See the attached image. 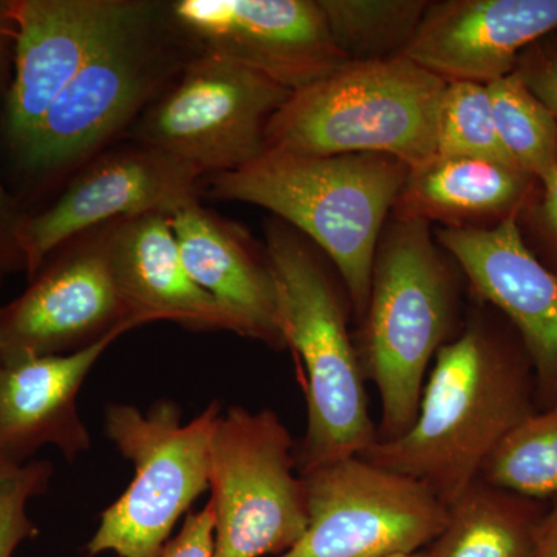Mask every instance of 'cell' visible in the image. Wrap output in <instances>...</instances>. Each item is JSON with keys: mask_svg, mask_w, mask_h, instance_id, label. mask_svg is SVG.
<instances>
[{"mask_svg": "<svg viewBox=\"0 0 557 557\" xmlns=\"http://www.w3.org/2000/svg\"><path fill=\"white\" fill-rule=\"evenodd\" d=\"M537 410L522 343L472 318L440 348L409 431L358 457L424 483L449 508L498 443Z\"/></svg>", "mask_w": 557, "mask_h": 557, "instance_id": "6da1fadb", "label": "cell"}, {"mask_svg": "<svg viewBox=\"0 0 557 557\" xmlns=\"http://www.w3.org/2000/svg\"><path fill=\"white\" fill-rule=\"evenodd\" d=\"M408 174V164L384 153L267 149L240 170L212 175L209 194L269 209L314 242L338 270L362 322L376 249Z\"/></svg>", "mask_w": 557, "mask_h": 557, "instance_id": "7a4b0ae2", "label": "cell"}, {"mask_svg": "<svg viewBox=\"0 0 557 557\" xmlns=\"http://www.w3.org/2000/svg\"><path fill=\"white\" fill-rule=\"evenodd\" d=\"M267 263L276 285L278 327L292 350L307 401V428L296 445L299 474L361 456L379 442L369 412L366 373L335 281L321 256L292 231H267Z\"/></svg>", "mask_w": 557, "mask_h": 557, "instance_id": "3957f363", "label": "cell"}, {"mask_svg": "<svg viewBox=\"0 0 557 557\" xmlns=\"http://www.w3.org/2000/svg\"><path fill=\"white\" fill-rule=\"evenodd\" d=\"M448 81L408 58L351 61L293 91L265 132L267 149L302 156L372 152L410 168L437 153Z\"/></svg>", "mask_w": 557, "mask_h": 557, "instance_id": "277c9868", "label": "cell"}, {"mask_svg": "<svg viewBox=\"0 0 557 557\" xmlns=\"http://www.w3.org/2000/svg\"><path fill=\"white\" fill-rule=\"evenodd\" d=\"M457 288L431 223L394 219L381 236L364 324L362 369L381 401L379 440L416 421L429 366L456 329Z\"/></svg>", "mask_w": 557, "mask_h": 557, "instance_id": "5b68a950", "label": "cell"}, {"mask_svg": "<svg viewBox=\"0 0 557 557\" xmlns=\"http://www.w3.org/2000/svg\"><path fill=\"white\" fill-rule=\"evenodd\" d=\"M220 413L214 401L183 424L182 410L166 399L148 412L108 405L106 435L134 465L135 475L102 512L86 557H159L178 520L209 487V446Z\"/></svg>", "mask_w": 557, "mask_h": 557, "instance_id": "8992f818", "label": "cell"}, {"mask_svg": "<svg viewBox=\"0 0 557 557\" xmlns=\"http://www.w3.org/2000/svg\"><path fill=\"white\" fill-rule=\"evenodd\" d=\"M295 448L273 410L231 406L220 413L209 446L212 557H278L299 544L309 512Z\"/></svg>", "mask_w": 557, "mask_h": 557, "instance_id": "52a82bcc", "label": "cell"}, {"mask_svg": "<svg viewBox=\"0 0 557 557\" xmlns=\"http://www.w3.org/2000/svg\"><path fill=\"white\" fill-rule=\"evenodd\" d=\"M309 527L278 557H397L421 553L449 508L424 483L355 456L299 474Z\"/></svg>", "mask_w": 557, "mask_h": 557, "instance_id": "ba28073f", "label": "cell"}, {"mask_svg": "<svg viewBox=\"0 0 557 557\" xmlns=\"http://www.w3.org/2000/svg\"><path fill=\"white\" fill-rule=\"evenodd\" d=\"M293 91L219 54H201L150 113V148L201 174L240 170L267 150L270 120Z\"/></svg>", "mask_w": 557, "mask_h": 557, "instance_id": "9c48e42d", "label": "cell"}, {"mask_svg": "<svg viewBox=\"0 0 557 557\" xmlns=\"http://www.w3.org/2000/svg\"><path fill=\"white\" fill-rule=\"evenodd\" d=\"M177 20L219 54L289 91L350 62L313 0H182Z\"/></svg>", "mask_w": 557, "mask_h": 557, "instance_id": "30bf717a", "label": "cell"}, {"mask_svg": "<svg viewBox=\"0 0 557 557\" xmlns=\"http://www.w3.org/2000/svg\"><path fill=\"white\" fill-rule=\"evenodd\" d=\"M480 300L496 307L518 332L533 370L539 410L557 405V274L528 247L518 215L491 228L437 231Z\"/></svg>", "mask_w": 557, "mask_h": 557, "instance_id": "8fae6325", "label": "cell"}, {"mask_svg": "<svg viewBox=\"0 0 557 557\" xmlns=\"http://www.w3.org/2000/svg\"><path fill=\"white\" fill-rule=\"evenodd\" d=\"M137 327L102 244L95 245L39 270L20 298L0 307V364L73 354Z\"/></svg>", "mask_w": 557, "mask_h": 557, "instance_id": "7c38bea8", "label": "cell"}, {"mask_svg": "<svg viewBox=\"0 0 557 557\" xmlns=\"http://www.w3.org/2000/svg\"><path fill=\"white\" fill-rule=\"evenodd\" d=\"M141 7L120 0L9 2L16 46L5 123L17 152L95 50Z\"/></svg>", "mask_w": 557, "mask_h": 557, "instance_id": "4fadbf2b", "label": "cell"}, {"mask_svg": "<svg viewBox=\"0 0 557 557\" xmlns=\"http://www.w3.org/2000/svg\"><path fill=\"white\" fill-rule=\"evenodd\" d=\"M145 7L120 25L70 81L20 150L32 171H53L119 131L148 95Z\"/></svg>", "mask_w": 557, "mask_h": 557, "instance_id": "5bb4252c", "label": "cell"}, {"mask_svg": "<svg viewBox=\"0 0 557 557\" xmlns=\"http://www.w3.org/2000/svg\"><path fill=\"white\" fill-rule=\"evenodd\" d=\"M201 172L163 150L121 153L95 164L53 207L24 219L20 244L32 278L70 237L110 219L174 214L197 200Z\"/></svg>", "mask_w": 557, "mask_h": 557, "instance_id": "9a60e30c", "label": "cell"}, {"mask_svg": "<svg viewBox=\"0 0 557 557\" xmlns=\"http://www.w3.org/2000/svg\"><path fill=\"white\" fill-rule=\"evenodd\" d=\"M557 30V0L429 2L403 57L445 81L511 75L531 44Z\"/></svg>", "mask_w": 557, "mask_h": 557, "instance_id": "2e32d148", "label": "cell"}, {"mask_svg": "<svg viewBox=\"0 0 557 557\" xmlns=\"http://www.w3.org/2000/svg\"><path fill=\"white\" fill-rule=\"evenodd\" d=\"M116 330L94 346L69 355L0 364V458L25 465L44 446L69 461L89 453L91 437L78 412V395Z\"/></svg>", "mask_w": 557, "mask_h": 557, "instance_id": "e0dca14e", "label": "cell"}, {"mask_svg": "<svg viewBox=\"0 0 557 557\" xmlns=\"http://www.w3.org/2000/svg\"><path fill=\"white\" fill-rule=\"evenodd\" d=\"M102 248L138 327L171 321L197 332L225 330L240 335L236 321L189 276L170 214L124 220Z\"/></svg>", "mask_w": 557, "mask_h": 557, "instance_id": "ac0fdd59", "label": "cell"}, {"mask_svg": "<svg viewBox=\"0 0 557 557\" xmlns=\"http://www.w3.org/2000/svg\"><path fill=\"white\" fill-rule=\"evenodd\" d=\"M171 223L189 276L236 321L240 336L284 348L269 263L260 262L233 226L197 200L175 211Z\"/></svg>", "mask_w": 557, "mask_h": 557, "instance_id": "d6986e66", "label": "cell"}, {"mask_svg": "<svg viewBox=\"0 0 557 557\" xmlns=\"http://www.w3.org/2000/svg\"><path fill=\"white\" fill-rule=\"evenodd\" d=\"M534 182L516 164L435 153L410 168L392 212L399 220H440L463 228L471 220L519 215Z\"/></svg>", "mask_w": 557, "mask_h": 557, "instance_id": "ffe728a7", "label": "cell"}, {"mask_svg": "<svg viewBox=\"0 0 557 557\" xmlns=\"http://www.w3.org/2000/svg\"><path fill=\"white\" fill-rule=\"evenodd\" d=\"M548 507L536 498L475 480L449 507L446 525L424 557H534Z\"/></svg>", "mask_w": 557, "mask_h": 557, "instance_id": "44dd1931", "label": "cell"}, {"mask_svg": "<svg viewBox=\"0 0 557 557\" xmlns=\"http://www.w3.org/2000/svg\"><path fill=\"white\" fill-rule=\"evenodd\" d=\"M333 42L348 61H375L405 51L429 2L318 0Z\"/></svg>", "mask_w": 557, "mask_h": 557, "instance_id": "7402d4cb", "label": "cell"}, {"mask_svg": "<svg viewBox=\"0 0 557 557\" xmlns=\"http://www.w3.org/2000/svg\"><path fill=\"white\" fill-rule=\"evenodd\" d=\"M502 148L537 182L557 168V121L519 73L486 84Z\"/></svg>", "mask_w": 557, "mask_h": 557, "instance_id": "603a6c76", "label": "cell"}, {"mask_svg": "<svg viewBox=\"0 0 557 557\" xmlns=\"http://www.w3.org/2000/svg\"><path fill=\"white\" fill-rule=\"evenodd\" d=\"M480 479L519 496L557 497V405L537 410L498 443Z\"/></svg>", "mask_w": 557, "mask_h": 557, "instance_id": "cb8c5ba5", "label": "cell"}, {"mask_svg": "<svg viewBox=\"0 0 557 557\" xmlns=\"http://www.w3.org/2000/svg\"><path fill=\"white\" fill-rule=\"evenodd\" d=\"M437 153L515 164L497 137L486 84L448 81L440 100Z\"/></svg>", "mask_w": 557, "mask_h": 557, "instance_id": "d4e9b609", "label": "cell"}, {"mask_svg": "<svg viewBox=\"0 0 557 557\" xmlns=\"http://www.w3.org/2000/svg\"><path fill=\"white\" fill-rule=\"evenodd\" d=\"M51 475L50 461L16 465L0 458V557H13L22 542L38 536L27 505L30 498L49 490Z\"/></svg>", "mask_w": 557, "mask_h": 557, "instance_id": "484cf974", "label": "cell"}, {"mask_svg": "<svg viewBox=\"0 0 557 557\" xmlns=\"http://www.w3.org/2000/svg\"><path fill=\"white\" fill-rule=\"evenodd\" d=\"M215 515L208 502L200 511L188 512L177 536L170 539L159 557H212Z\"/></svg>", "mask_w": 557, "mask_h": 557, "instance_id": "4316f807", "label": "cell"}, {"mask_svg": "<svg viewBox=\"0 0 557 557\" xmlns=\"http://www.w3.org/2000/svg\"><path fill=\"white\" fill-rule=\"evenodd\" d=\"M542 196L531 209V226L536 231L542 263L557 274V168L541 180Z\"/></svg>", "mask_w": 557, "mask_h": 557, "instance_id": "83f0119b", "label": "cell"}, {"mask_svg": "<svg viewBox=\"0 0 557 557\" xmlns=\"http://www.w3.org/2000/svg\"><path fill=\"white\" fill-rule=\"evenodd\" d=\"M516 72L557 121V51L544 54L531 49L525 58H519Z\"/></svg>", "mask_w": 557, "mask_h": 557, "instance_id": "f1b7e54d", "label": "cell"}, {"mask_svg": "<svg viewBox=\"0 0 557 557\" xmlns=\"http://www.w3.org/2000/svg\"><path fill=\"white\" fill-rule=\"evenodd\" d=\"M20 218L9 194L0 183V285L11 271L25 269L24 252L20 244Z\"/></svg>", "mask_w": 557, "mask_h": 557, "instance_id": "f546056e", "label": "cell"}, {"mask_svg": "<svg viewBox=\"0 0 557 557\" xmlns=\"http://www.w3.org/2000/svg\"><path fill=\"white\" fill-rule=\"evenodd\" d=\"M534 557H557V497L545 511L537 528Z\"/></svg>", "mask_w": 557, "mask_h": 557, "instance_id": "4dcf8cb0", "label": "cell"}, {"mask_svg": "<svg viewBox=\"0 0 557 557\" xmlns=\"http://www.w3.org/2000/svg\"><path fill=\"white\" fill-rule=\"evenodd\" d=\"M13 32V21H11L9 2H0V49H2V40Z\"/></svg>", "mask_w": 557, "mask_h": 557, "instance_id": "1f68e13d", "label": "cell"}, {"mask_svg": "<svg viewBox=\"0 0 557 557\" xmlns=\"http://www.w3.org/2000/svg\"><path fill=\"white\" fill-rule=\"evenodd\" d=\"M397 557H424L423 552L417 553V555H409V556H397Z\"/></svg>", "mask_w": 557, "mask_h": 557, "instance_id": "d6a6232c", "label": "cell"}]
</instances>
